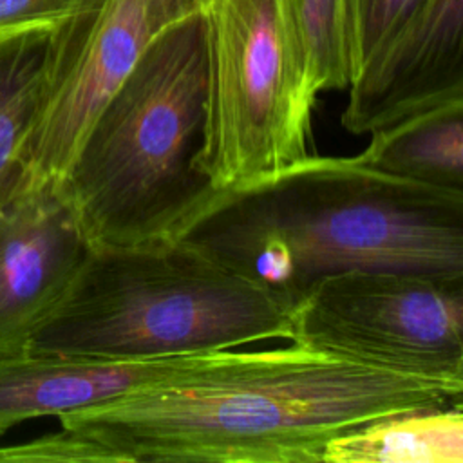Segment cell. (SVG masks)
<instances>
[{
	"instance_id": "cell-18",
	"label": "cell",
	"mask_w": 463,
	"mask_h": 463,
	"mask_svg": "<svg viewBox=\"0 0 463 463\" xmlns=\"http://www.w3.org/2000/svg\"><path fill=\"white\" fill-rule=\"evenodd\" d=\"M208 0H146L148 16L156 31L195 13H204Z\"/></svg>"
},
{
	"instance_id": "cell-2",
	"label": "cell",
	"mask_w": 463,
	"mask_h": 463,
	"mask_svg": "<svg viewBox=\"0 0 463 463\" xmlns=\"http://www.w3.org/2000/svg\"><path fill=\"white\" fill-rule=\"evenodd\" d=\"M172 241L259 284L289 311L318 280L396 269L463 282V190L306 156L213 190Z\"/></svg>"
},
{
	"instance_id": "cell-3",
	"label": "cell",
	"mask_w": 463,
	"mask_h": 463,
	"mask_svg": "<svg viewBox=\"0 0 463 463\" xmlns=\"http://www.w3.org/2000/svg\"><path fill=\"white\" fill-rule=\"evenodd\" d=\"M208 24H168L89 127L65 184L92 246L172 241L213 194L194 168L204 141Z\"/></svg>"
},
{
	"instance_id": "cell-4",
	"label": "cell",
	"mask_w": 463,
	"mask_h": 463,
	"mask_svg": "<svg viewBox=\"0 0 463 463\" xmlns=\"http://www.w3.org/2000/svg\"><path fill=\"white\" fill-rule=\"evenodd\" d=\"M289 340V309L259 284L179 241L92 246L27 351L154 362Z\"/></svg>"
},
{
	"instance_id": "cell-10",
	"label": "cell",
	"mask_w": 463,
	"mask_h": 463,
	"mask_svg": "<svg viewBox=\"0 0 463 463\" xmlns=\"http://www.w3.org/2000/svg\"><path fill=\"white\" fill-rule=\"evenodd\" d=\"M172 360L101 362L31 353L0 356V436L25 420L61 416L119 396Z\"/></svg>"
},
{
	"instance_id": "cell-8",
	"label": "cell",
	"mask_w": 463,
	"mask_h": 463,
	"mask_svg": "<svg viewBox=\"0 0 463 463\" xmlns=\"http://www.w3.org/2000/svg\"><path fill=\"white\" fill-rule=\"evenodd\" d=\"M90 248L65 179L22 172L0 199V356L27 351Z\"/></svg>"
},
{
	"instance_id": "cell-11",
	"label": "cell",
	"mask_w": 463,
	"mask_h": 463,
	"mask_svg": "<svg viewBox=\"0 0 463 463\" xmlns=\"http://www.w3.org/2000/svg\"><path fill=\"white\" fill-rule=\"evenodd\" d=\"M327 463H461V403L387 414L356 425L322 452Z\"/></svg>"
},
{
	"instance_id": "cell-5",
	"label": "cell",
	"mask_w": 463,
	"mask_h": 463,
	"mask_svg": "<svg viewBox=\"0 0 463 463\" xmlns=\"http://www.w3.org/2000/svg\"><path fill=\"white\" fill-rule=\"evenodd\" d=\"M208 101L194 168L213 190L306 156L315 98L280 0H208Z\"/></svg>"
},
{
	"instance_id": "cell-6",
	"label": "cell",
	"mask_w": 463,
	"mask_h": 463,
	"mask_svg": "<svg viewBox=\"0 0 463 463\" xmlns=\"http://www.w3.org/2000/svg\"><path fill=\"white\" fill-rule=\"evenodd\" d=\"M289 340L373 367L463 380V282L396 269L329 275L291 307Z\"/></svg>"
},
{
	"instance_id": "cell-13",
	"label": "cell",
	"mask_w": 463,
	"mask_h": 463,
	"mask_svg": "<svg viewBox=\"0 0 463 463\" xmlns=\"http://www.w3.org/2000/svg\"><path fill=\"white\" fill-rule=\"evenodd\" d=\"M52 24L0 31V199L24 168L20 154L34 125Z\"/></svg>"
},
{
	"instance_id": "cell-15",
	"label": "cell",
	"mask_w": 463,
	"mask_h": 463,
	"mask_svg": "<svg viewBox=\"0 0 463 463\" xmlns=\"http://www.w3.org/2000/svg\"><path fill=\"white\" fill-rule=\"evenodd\" d=\"M416 4L418 0H347L354 76Z\"/></svg>"
},
{
	"instance_id": "cell-16",
	"label": "cell",
	"mask_w": 463,
	"mask_h": 463,
	"mask_svg": "<svg viewBox=\"0 0 463 463\" xmlns=\"http://www.w3.org/2000/svg\"><path fill=\"white\" fill-rule=\"evenodd\" d=\"M0 461H92L118 463L116 456L98 443L61 429L58 434L33 439L25 445L0 449Z\"/></svg>"
},
{
	"instance_id": "cell-1",
	"label": "cell",
	"mask_w": 463,
	"mask_h": 463,
	"mask_svg": "<svg viewBox=\"0 0 463 463\" xmlns=\"http://www.w3.org/2000/svg\"><path fill=\"white\" fill-rule=\"evenodd\" d=\"M463 380L405 374L297 342L181 356L119 396L65 412L61 429L118 463H318L365 421L461 403Z\"/></svg>"
},
{
	"instance_id": "cell-14",
	"label": "cell",
	"mask_w": 463,
	"mask_h": 463,
	"mask_svg": "<svg viewBox=\"0 0 463 463\" xmlns=\"http://www.w3.org/2000/svg\"><path fill=\"white\" fill-rule=\"evenodd\" d=\"M280 2L311 94L347 89L354 76L347 0Z\"/></svg>"
},
{
	"instance_id": "cell-17",
	"label": "cell",
	"mask_w": 463,
	"mask_h": 463,
	"mask_svg": "<svg viewBox=\"0 0 463 463\" xmlns=\"http://www.w3.org/2000/svg\"><path fill=\"white\" fill-rule=\"evenodd\" d=\"M74 0H0V31L54 24L72 5Z\"/></svg>"
},
{
	"instance_id": "cell-12",
	"label": "cell",
	"mask_w": 463,
	"mask_h": 463,
	"mask_svg": "<svg viewBox=\"0 0 463 463\" xmlns=\"http://www.w3.org/2000/svg\"><path fill=\"white\" fill-rule=\"evenodd\" d=\"M356 157L391 175L463 190V99L371 132L369 145Z\"/></svg>"
},
{
	"instance_id": "cell-7",
	"label": "cell",
	"mask_w": 463,
	"mask_h": 463,
	"mask_svg": "<svg viewBox=\"0 0 463 463\" xmlns=\"http://www.w3.org/2000/svg\"><path fill=\"white\" fill-rule=\"evenodd\" d=\"M157 31L146 0H74L52 24L40 109L20 154L33 177H65L89 127Z\"/></svg>"
},
{
	"instance_id": "cell-9",
	"label": "cell",
	"mask_w": 463,
	"mask_h": 463,
	"mask_svg": "<svg viewBox=\"0 0 463 463\" xmlns=\"http://www.w3.org/2000/svg\"><path fill=\"white\" fill-rule=\"evenodd\" d=\"M347 89L340 123L351 134L463 99V0H418Z\"/></svg>"
}]
</instances>
